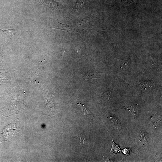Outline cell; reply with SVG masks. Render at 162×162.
<instances>
[{"label":"cell","mask_w":162,"mask_h":162,"mask_svg":"<svg viewBox=\"0 0 162 162\" xmlns=\"http://www.w3.org/2000/svg\"><path fill=\"white\" fill-rule=\"evenodd\" d=\"M17 119L2 128L0 131V142L4 141H9L11 137L20 130V128L16 125Z\"/></svg>","instance_id":"cell-1"},{"label":"cell","mask_w":162,"mask_h":162,"mask_svg":"<svg viewBox=\"0 0 162 162\" xmlns=\"http://www.w3.org/2000/svg\"><path fill=\"white\" fill-rule=\"evenodd\" d=\"M99 73L95 71L82 72L80 76L82 81L85 80H89L94 78H98V75Z\"/></svg>","instance_id":"cell-2"},{"label":"cell","mask_w":162,"mask_h":162,"mask_svg":"<svg viewBox=\"0 0 162 162\" xmlns=\"http://www.w3.org/2000/svg\"><path fill=\"white\" fill-rule=\"evenodd\" d=\"M0 30L1 34L4 38H11L16 35V31L13 29L3 30L0 28Z\"/></svg>","instance_id":"cell-3"},{"label":"cell","mask_w":162,"mask_h":162,"mask_svg":"<svg viewBox=\"0 0 162 162\" xmlns=\"http://www.w3.org/2000/svg\"><path fill=\"white\" fill-rule=\"evenodd\" d=\"M43 3L47 7L52 8H59L62 6L60 4L53 0H46Z\"/></svg>","instance_id":"cell-4"},{"label":"cell","mask_w":162,"mask_h":162,"mask_svg":"<svg viewBox=\"0 0 162 162\" xmlns=\"http://www.w3.org/2000/svg\"><path fill=\"white\" fill-rule=\"evenodd\" d=\"M76 137L80 146L82 148L85 147L87 143L86 136L82 134H77Z\"/></svg>","instance_id":"cell-5"},{"label":"cell","mask_w":162,"mask_h":162,"mask_svg":"<svg viewBox=\"0 0 162 162\" xmlns=\"http://www.w3.org/2000/svg\"><path fill=\"white\" fill-rule=\"evenodd\" d=\"M52 28L63 30L68 32H69L70 30V26L67 25L63 24L57 22L56 24Z\"/></svg>","instance_id":"cell-6"},{"label":"cell","mask_w":162,"mask_h":162,"mask_svg":"<svg viewBox=\"0 0 162 162\" xmlns=\"http://www.w3.org/2000/svg\"><path fill=\"white\" fill-rule=\"evenodd\" d=\"M130 63L129 58L126 57L122 60L120 68H123L124 70L127 69L129 68Z\"/></svg>","instance_id":"cell-7"},{"label":"cell","mask_w":162,"mask_h":162,"mask_svg":"<svg viewBox=\"0 0 162 162\" xmlns=\"http://www.w3.org/2000/svg\"><path fill=\"white\" fill-rule=\"evenodd\" d=\"M152 83L149 81H142L139 82V85L144 90L151 88L152 86Z\"/></svg>","instance_id":"cell-8"},{"label":"cell","mask_w":162,"mask_h":162,"mask_svg":"<svg viewBox=\"0 0 162 162\" xmlns=\"http://www.w3.org/2000/svg\"><path fill=\"white\" fill-rule=\"evenodd\" d=\"M112 146L110 151V153L115 155L119 153L120 151V148L118 145L115 143L112 140Z\"/></svg>","instance_id":"cell-9"},{"label":"cell","mask_w":162,"mask_h":162,"mask_svg":"<svg viewBox=\"0 0 162 162\" xmlns=\"http://www.w3.org/2000/svg\"><path fill=\"white\" fill-rule=\"evenodd\" d=\"M112 123L113 127L117 128L118 130L121 129V125L119 120L116 117L111 118Z\"/></svg>","instance_id":"cell-10"},{"label":"cell","mask_w":162,"mask_h":162,"mask_svg":"<svg viewBox=\"0 0 162 162\" xmlns=\"http://www.w3.org/2000/svg\"><path fill=\"white\" fill-rule=\"evenodd\" d=\"M85 0H77L76 2L75 6L76 10H79L85 5Z\"/></svg>","instance_id":"cell-11"},{"label":"cell","mask_w":162,"mask_h":162,"mask_svg":"<svg viewBox=\"0 0 162 162\" xmlns=\"http://www.w3.org/2000/svg\"><path fill=\"white\" fill-rule=\"evenodd\" d=\"M77 104L82 109L84 115L88 116L90 115V112L87 109V108L84 105L82 104L80 102H78L77 103Z\"/></svg>","instance_id":"cell-12"},{"label":"cell","mask_w":162,"mask_h":162,"mask_svg":"<svg viewBox=\"0 0 162 162\" xmlns=\"http://www.w3.org/2000/svg\"><path fill=\"white\" fill-rule=\"evenodd\" d=\"M127 108L130 111L133 115L135 116L137 114L138 110L136 106L132 105L128 106Z\"/></svg>","instance_id":"cell-13"},{"label":"cell","mask_w":162,"mask_h":162,"mask_svg":"<svg viewBox=\"0 0 162 162\" xmlns=\"http://www.w3.org/2000/svg\"><path fill=\"white\" fill-rule=\"evenodd\" d=\"M113 88L112 89H109L106 92V93L108 97V101L112 97Z\"/></svg>","instance_id":"cell-14"},{"label":"cell","mask_w":162,"mask_h":162,"mask_svg":"<svg viewBox=\"0 0 162 162\" xmlns=\"http://www.w3.org/2000/svg\"><path fill=\"white\" fill-rule=\"evenodd\" d=\"M121 151L123 152L124 154L130 155L129 154L131 152V150L129 148H125Z\"/></svg>","instance_id":"cell-15"}]
</instances>
